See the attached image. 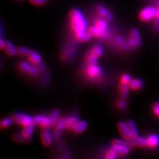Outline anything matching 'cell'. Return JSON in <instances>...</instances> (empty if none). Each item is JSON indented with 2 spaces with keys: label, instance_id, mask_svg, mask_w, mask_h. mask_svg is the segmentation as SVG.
Listing matches in <instances>:
<instances>
[{
  "label": "cell",
  "instance_id": "1f68e13d",
  "mask_svg": "<svg viewBox=\"0 0 159 159\" xmlns=\"http://www.w3.org/2000/svg\"><path fill=\"white\" fill-rule=\"evenodd\" d=\"M117 157V153L112 149L108 150L106 154V159H115Z\"/></svg>",
  "mask_w": 159,
  "mask_h": 159
},
{
  "label": "cell",
  "instance_id": "cb8c5ba5",
  "mask_svg": "<svg viewBox=\"0 0 159 159\" xmlns=\"http://www.w3.org/2000/svg\"><path fill=\"white\" fill-rule=\"evenodd\" d=\"M59 115H60V111L58 110H53V112L51 113V115H50V121H51V125H55V124L57 123V120L59 118Z\"/></svg>",
  "mask_w": 159,
  "mask_h": 159
},
{
  "label": "cell",
  "instance_id": "603a6c76",
  "mask_svg": "<svg viewBox=\"0 0 159 159\" xmlns=\"http://www.w3.org/2000/svg\"><path fill=\"white\" fill-rule=\"evenodd\" d=\"M34 124H31V125L24 126V129L22 130L21 133L24 136L27 137H31V134H32V133L34 131Z\"/></svg>",
  "mask_w": 159,
  "mask_h": 159
},
{
  "label": "cell",
  "instance_id": "484cf974",
  "mask_svg": "<svg viewBox=\"0 0 159 159\" xmlns=\"http://www.w3.org/2000/svg\"><path fill=\"white\" fill-rule=\"evenodd\" d=\"M17 54L21 55H28L31 50L25 47H19L16 48Z\"/></svg>",
  "mask_w": 159,
  "mask_h": 159
},
{
  "label": "cell",
  "instance_id": "ab89813d",
  "mask_svg": "<svg viewBox=\"0 0 159 159\" xmlns=\"http://www.w3.org/2000/svg\"><path fill=\"white\" fill-rule=\"evenodd\" d=\"M61 134H62L61 130L56 129L53 132V137H54L55 139H58V138L60 137Z\"/></svg>",
  "mask_w": 159,
  "mask_h": 159
},
{
  "label": "cell",
  "instance_id": "7402d4cb",
  "mask_svg": "<svg viewBox=\"0 0 159 159\" xmlns=\"http://www.w3.org/2000/svg\"><path fill=\"white\" fill-rule=\"evenodd\" d=\"M127 126L129 129V130L131 132V134H132V137H135L139 136V133L137 129L136 128V126L135 125L134 123L132 122V120H129L128 122H127Z\"/></svg>",
  "mask_w": 159,
  "mask_h": 159
},
{
  "label": "cell",
  "instance_id": "ffe728a7",
  "mask_svg": "<svg viewBox=\"0 0 159 159\" xmlns=\"http://www.w3.org/2000/svg\"><path fill=\"white\" fill-rule=\"evenodd\" d=\"M28 57L29 60L34 64H37L41 62V57L38 53H37L35 51H31L28 55Z\"/></svg>",
  "mask_w": 159,
  "mask_h": 159
},
{
  "label": "cell",
  "instance_id": "52a82bcc",
  "mask_svg": "<svg viewBox=\"0 0 159 159\" xmlns=\"http://www.w3.org/2000/svg\"><path fill=\"white\" fill-rule=\"evenodd\" d=\"M86 74L90 79H94L101 74V70L97 64L88 65L86 70Z\"/></svg>",
  "mask_w": 159,
  "mask_h": 159
},
{
  "label": "cell",
  "instance_id": "83f0119b",
  "mask_svg": "<svg viewBox=\"0 0 159 159\" xmlns=\"http://www.w3.org/2000/svg\"><path fill=\"white\" fill-rule=\"evenodd\" d=\"M19 69L24 72H29L31 66L26 62H22L19 65Z\"/></svg>",
  "mask_w": 159,
  "mask_h": 159
},
{
  "label": "cell",
  "instance_id": "3957f363",
  "mask_svg": "<svg viewBox=\"0 0 159 159\" xmlns=\"http://www.w3.org/2000/svg\"><path fill=\"white\" fill-rule=\"evenodd\" d=\"M157 9L153 7H147L141 9L139 17L140 19L143 22H148L155 18L156 15Z\"/></svg>",
  "mask_w": 159,
  "mask_h": 159
},
{
  "label": "cell",
  "instance_id": "f35d334b",
  "mask_svg": "<svg viewBox=\"0 0 159 159\" xmlns=\"http://www.w3.org/2000/svg\"><path fill=\"white\" fill-rule=\"evenodd\" d=\"M43 117H44L43 115H36L35 117H34L33 118L34 123L36 124H38L40 125V123H41L43 119Z\"/></svg>",
  "mask_w": 159,
  "mask_h": 159
},
{
  "label": "cell",
  "instance_id": "4dcf8cb0",
  "mask_svg": "<svg viewBox=\"0 0 159 159\" xmlns=\"http://www.w3.org/2000/svg\"><path fill=\"white\" fill-rule=\"evenodd\" d=\"M50 125H51V121H50V117L44 116L43 119L41 123L40 124V125L42 127H47Z\"/></svg>",
  "mask_w": 159,
  "mask_h": 159
},
{
  "label": "cell",
  "instance_id": "7a4b0ae2",
  "mask_svg": "<svg viewBox=\"0 0 159 159\" xmlns=\"http://www.w3.org/2000/svg\"><path fill=\"white\" fill-rule=\"evenodd\" d=\"M112 149L115 151L117 154L120 156H127L129 153V145L131 144L129 142L128 144L125 141L118 139H115L112 141Z\"/></svg>",
  "mask_w": 159,
  "mask_h": 159
},
{
  "label": "cell",
  "instance_id": "7c38bea8",
  "mask_svg": "<svg viewBox=\"0 0 159 159\" xmlns=\"http://www.w3.org/2000/svg\"><path fill=\"white\" fill-rule=\"evenodd\" d=\"M106 19L101 18L97 19L94 22V26L101 31L108 34V24Z\"/></svg>",
  "mask_w": 159,
  "mask_h": 159
},
{
  "label": "cell",
  "instance_id": "e575fe53",
  "mask_svg": "<svg viewBox=\"0 0 159 159\" xmlns=\"http://www.w3.org/2000/svg\"><path fill=\"white\" fill-rule=\"evenodd\" d=\"M131 80H132V79H131L130 76L129 75V74H123V75L121 77V83H122L129 84Z\"/></svg>",
  "mask_w": 159,
  "mask_h": 159
},
{
  "label": "cell",
  "instance_id": "7bdbcfd3",
  "mask_svg": "<svg viewBox=\"0 0 159 159\" xmlns=\"http://www.w3.org/2000/svg\"><path fill=\"white\" fill-rule=\"evenodd\" d=\"M155 21H159V7L158 9H157L156 15L155 17Z\"/></svg>",
  "mask_w": 159,
  "mask_h": 159
},
{
  "label": "cell",
  "instance_id": "d6a6232c",
  "mask_svg": "<svg viewBox=\"0 0 159 159\" xmlns=\"http://www.w3.org/2000/svg\"><path fill=\"white\" fill-rule=\"evenodd\" d=\"M30 4L36 6H42L46 3L47 0H29Z\"/></svg>",
  "mask_w": 159,
  "mask_h": 159
},
{
  "label": "cell",
  "instance_id": "5bb4252c",
  "mask_svg": "<svg viewBox=\"0 0 159 159\" xmlns=\"http://www.w3.org/2000/svg\"><path fill=\"white\" fill-rule=\"evenodd\" d=\"M120 95L124 100H126L129 97V84L121 83L118 86Z\"/></svg>",
  "mask_w": 159,
  "mask_h": 159
},
{
  "label": "cell",
  "instance_id": "d6986e66",
  "mask_svg": "<svg viewBox=\"0 0 159 159\" xmlns=\"http://www.w3.org/2000/svg\"><path fill=\"white\" fill-rule=\"evenodd\" d=\"M115 42L117 44V45L119 47L120 49L124 51L128 50L129 47L127 44V42L125 41L123 39V37L121 36H118L115 38Z\"/></svg>",
  "mask_w": 159,
  "mask_h": 159
},
{
  "label": "cell",
  "instance_id": "d4e9b609",
  "mask_svg": "<svg viewBox=\"0 0 159 159\" xmlns=\"http://www.w3.org/2000/svg\"><path fill=\"white\" fill-rule=\"evenodd\" d=\"M103 53V49L100 46H96V47H94L91 50V52L90 54L91 55H93V56L96 57H99Z\"/></svg>",
  "mask_w": 159,
  "mask_h": 159
},
{
  "label": "cell",
  "instance_id": "8d00e7d4",
  "mask_svg": "<svg viewBox=\"0 0 159 159\" xmlns=\"http://www.w3.org/2000/svg\"><path fill=\"white\" fill-rule=\"evenodd\" d=\"M117 107L121 109V110H124L127 107V104L125 101V100L124 99H121V100H119L118 101H117Z\"/></svg>",
  "mask_w": 159,
  "mask_h": 159
},
{
  "label": "cell",
  "instance_id": "30bf717a",
  "mask_svg": "<svg viewBox=\"0 0 159 159\" xmlns=\"http://www.w3.org/2000/svg\"><path fill=\"white\" fill-rule=\"evenodd\" d=\"M87 31L91 37H94L104 38L107 35V33H104L103 31L99 30L94 25L93 26H91L90 27H89L87 29Z\"/></svg>",
  "mask_w": 159,
  "mask_h": 159
},
{
  "label": "cell",
  "instance_id": "44dd1931",
  "mask_svg": "<svg viewBox=\"0 0 159 159\" xmlns=\"http://www.w3.org/2000/svg\"><path fill=\"white\" fill-rule=\"evenodd\" d=\"M4 49H5V52L7 53V54L10 56H13L17 53L16 49L15 48L14 45L9 41L6 42Z\"/></svg>",
  "mask_w": 159,
  "mask_h": 159
},
{
  "label": "cell",
  "instance_id": "ac0fdd59",
  "mask_svg": "<svg viewBox=\"0 0 159 159\" xmlns=\"http://www.w3.org/2000/svg\"><path fill=\"white\" fill-rule=\"evenodd\" d=\"M130 37H131L136 42L139 47L141 45V39L140 34L139 31L137 29H132L131 30L130 33Z\"/></svg>",
  "mask_w": 159,
  "mask_h": 159
},
{
  "label": "cell",
  "instance_id": "f1b7e54d",
  "mask_svg": "<svg viewBox=\"0 0 159 159\" xmlns=\"http://www.w3.org/2000/svg\"><path fill=\"white\" fill-rule=\"evenodd\" d=\"M12 121H13L12 119H11V118H4V119L2 120L0 123L1 128L5 129V128L9 127V125H11Z\"/></svg>",
  "mask_w": 159,
  "mask_h": 159
},
{
  "label": "cell",
  "instance_id": "277c9868",
  "mask_svg": "<svg viewBox=\"0 0 159 159\" xmlns=\"http://www.w3.org/2000/svg\"><path fill=\"white\" fill-rule=\"evenodd\" d=\"M12 119L15 123L19 124L24 127L31 124H34V123L33 118L28 115L21 113L15 114L12 116Z\"/></svg>",
  "mask_w": 159,
  "mask_h": 159
},
{
  "label": "cell",
  "instance_id": "8fae6325",
  "mask_svg": "<svg viewBox=\"0 0 159 159\" xmlns=\"http://www.w3.org/2000/svg\"><path fill=\"white\" fill-rule=\"evenodd\" d=\"M147 147L150 149H154L159 144V137L156 134H151L147 138Z\"/></svg>",
  "mask_w": 159,
  "mask_h": 159
},
{
  "label": "cell",
  "instance_id": "4fadbf2b",
  "mask_svg": "<svg viewBox=\"0 0 159 159\" xmlns=\"http://www.w3.org/2000/svg\"><path fill=\"white\" fill-rule=\"evenodd\" d=\"M65 120V127L67 130H73L74 127L79 122V119L77 117H69L66 116L64 117Z\"/></svg>",
  "mask_w": 159,
  "mask_h": 159
},
{
  "label": "cell",
  "instance_id": "6da1fadb",
  "mask_svg": "<svg viewBox=\"0 0 159 159\" xmlns=\"http://www.w3.org/2000/svg\"><path fill=\"white\" fill-rule=\"evenodd\" d=\"M70 24L76 40L79 42L88 41L91 36L87 29L86 18L79 9H72L69 13Z\"/></svg>",
  "mask_w": 159,
  "mask_h": 159
},
{
  "label": "cell",
  "instance_id": "d590c367",
  "mask_svg": "<svg viewBox=\"0 0 159 159\" xmlns=\"http://www.w3.org/2000/svg\"><path fill=\"white\" fill-rule=\"evenodd\" d=\"M127 44H128L129 48H131L132 49H134V48H136L139 47V46L136 43V42L131 37H129V38L127 40Z\"/></svg>",
  "mask_w": 159,
  "mask_h": 159
},
{
  "label": "cell",
  "instance_id": "5b68a950",
  "mask_svg": "<svg viewBox=\"0 0 159 159\" xmlns=\"http://www.w3.org/2000/svg\"><path fill=\"white\" fill-rule=\"evenodd\" d=\"M96 12L100 17L106 19L107 21H110L113 18L112 13L102 4H98L97 5Z\"/></svg>",
  "mask_w": 159,
  "mask_h": 159
},
{
  "label": "cell",
  "instance_id": "8992f818",
  "mask_svg": "<svg viewBox=\"0 0 159 159\" xmlns=\"http://www.w3.org/2000/svg\"><path fill=\"white\" fill-rule=\"evenodd\" d=\"M117 128L120 134L125 140L130 141L132 139V134L130 132L126 123L123 122H119L117 124Z\"/></svg>",
  "mask_w": 159,
  "mask_h": 159
},
{
  "label": "cell",
  "instance_id": "f546056e",
  "mask_svg": "<svg viewBox=\"0 0 159 159\" xmlns=\"http://www.w3.org/2000/svg\"><path fill=\"white\" fill-rule=\"evenodd\" d=\"M97 58L90 54L87 58V62L88 65H96L97 63Z\"/></svg>",
  "mask_w": 159,
  "mask_h": 159
},
{
  "label": "cell",
  "instance_id": "b9f144b4",
  "mask_svg": "<svg viewBox=\"0 0 159 159\" xmlns=\"http://www.w3.org/2000/svg\"><path fill=\"white\" fill-rule=\"evenodd\" d=\"M5 43H6V42L2 38H1V40H0V48L1 49L4 48L5 45Z\"/></svg>",
  "mask_w": 159,
  "mask_h": 159
},
{
  "label": "cell",
  "instance_id": "9a60e30c",
  "mask_svg": "<svg viewBox=\"0 0 159 159\" xmlns=\"http://www.w3.org/2000/svg\"><path fill=\"white\" fill-rule=\"evenodd\" d=\"M13 140L19 143H28L32 140L31 137H27L24 136L21 132V133H15L12 136Z\"/></svg>",
  "mask_w": 159,
  "mask_h": 159
},
{
  "label": "cell",
  "instance_id": "836d02e7",
  "mask_svg": "<svg viewBox=\"0 0 159 159\" xmlns=\"http://www.w3.org/2000/svg\"><path fill=\"white\" fill-rule=\"evenodd\" d=\"M151 109L154 115L159 117V102L154 103L152 106Z\"/></svg>",
  "mask_w": 159,
  "mask_h": 159
},
{
  "label": "cell",
  "instance_id": "4316f807",
  "mask_svg": "<svg viewBox=\"0 0 159 159\" xmlns=\"http://www.w3.org/2000/svg\"><path fill=\"white\" fill-rule=\"evenodd\" d=\"M65 124L66 123L64 118H58L55 125L57 129L62 130L64 127H65Z\"/></svg>",
  "mask_w": 159,
  "mask_h": 159
},
{
  "label": "cell",
  "instance_id": "ba28073f",
  "mask_svg": "<svg viewBox=\"0 0 159 159\" xmlns=\"http://www.w3.org/2000/svg\"><path fill=\"white\" fill-rule=\"evenodd\" d=\"M129 141L131 144L139 147H147V139L144 137H142L138 136L137 137H132V139Z\"/></svg>",
  "mask_w": 159,
  "mask_h": 159
},
{
  "label": "cell",
  "instance_id": "ee69618b",
  "mask_svg": "<svg viewBox=\"0 0 159 159\" xmlns=\"http://www.w3.org/2000/svg\"><path fill=\"white\" fill-rule=\"evenodd\" d=\"M155 28L157 31H159V22L155 23Z\"/></svg>",
  "mask_w": 159,
  "mask_h": 159
},
{
  "label": "cell",
  "instance_id": "74e56055",
  "mask_svg": "<svg viewBox=\"0 0 159 159\" xmlns=\"http://www.w3.org/2000/svg\"><path fill=\"white\" fill-rule=\"evenodd\" d=\"M39 70H40L38 68H36L35 67H31V68L30 69L28 72L30 73V75L35 77V76H37L39 75V74H40Z\"/></svg>",
  "mask_w": 159,
  "mask_h": 159
},
{
  "label": "cell",
  "instance_id": "2e32d148",
  "mask_svg": "<svg viewBox=\"0 0 159 159\" xmlns=\"http://www.w3.org/2000/svg\"><path fill=\"white\" fill-rule=\"evenodd\" d=\"M129 87L133 90H140L143 86V83L141 80L138 79H132L129 84Z\"/></svg>",
  "mask_w": 159,
  "mask_h": 159
},
{
  "label": "cell",
  "instance_id": "9c48e42d",
  "mask_svg": "<svg viewBox=\"0 0 159 159\" xmlns=\"http://www.w3.org/2000/svg\"><path fill=\"white\" fill-rule=\"evenodd\" d=\"M41 140L45 146H49L52 143V136L49 130L44 129L41 134Z\"/></svg>",
  "mask_w": 159,
  "mask_h": 159
},
{
  "label": "cell",
  "instance_id": "e0dca14e",
  "mask_svg": "<svg viewBox=\"0 0 159 159\" xmlns=\"http://www.w3.org/2000/svg\"><path fill=\"white\" fill-rule=\"evenodd\" d=\"M87 123L85 121H79L73 129V131L76 133L79 134L85 131L87 127Z\"/></svg>",
  "mask_w": 159,
  "mask_h": 159
},
{
  "label": "cell",
  "instance_id": "60d3db41",
  "mask_svg": "<svg viewBox=\"0 0 159 159\" xmlns=\"http://www.w3.org/2000/svg\"><path fill=\"white\" fill-rule=\"evenodd\" d=\"M37 66H38V68L39 69V70H44L45 69V64L41 62H39L38 64H37Z\"/></svg>",
  "mask_w": 159,
  "mask_h": 159
}]
</instances>
